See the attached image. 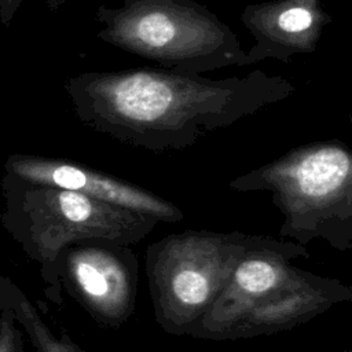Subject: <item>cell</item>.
<instances>
[{"instance_id":"6da1fadb","label":"cell","mask_w":352,"mask_h":352,"mask_svg":"<svg viewBox=\"0 0 352 352\" xmlns=\"http://www.w3.org/2000/svg\"><path fill=\"white\" fill-rule=\"evenodd\" d=\"M65 91L81 124L147 148L170 144L176 129L231 100L223 87L148 69L81 73L67 78Z\"/></svg>"},{"instance_id":"7a4b0ae2","label":"cell","mask_w":352,"mask_h":352,"mask_svg":"<svg viewBox=\"0 0 352 352\" xmlns=\"http://www.w3.org/2000/svg\"><path fill=\"white\" fill-rule=\"evenodd\" d=\"M3 227L26 256L40 265L47 297L63 302L58 272L60 253L73 243L107 242L131 246L143 239L157 219L92 197L6 173Z\"/></svg>"},{"instance_id":"3957f363","label":"cell","mask_w":352,"mask_h":352,"mask_svg":"<svg viewBox=\"0 0 352 352\" xmlns=\"http://www.w3.org/2000/svg\"><path fill=\"white\" fill-rule=\"evenodd\" d=\"M260 241L188 232L153 243L146 268L158 323L176 333L204 316L239 258Z\"/></svg>"},{"instance_id":"277c9868","label":"cell","mask_w":352,"mask_h":352,"mask_svg":"<svg viewBox=\"0 0 352 352\" xmlns=\"http://www.w3.org/2000/svg\"><path fill=\"white\" fill-rule=\"evenodd\" d=\"M270 188L287 214L286 227L323 234L352 220V151L334 144L300 148L235 183Z\"/></svg>"},{"instance_id":"5b68a950","label":"cell","mask_w":352,"mask_h":352,"mask_svg":"<svg viewBox=\"0 0 352 352\" xmlns=\"http://www.w3.org/2000/svg\"><path fill=\"white\" fill-rule=\"evenodd\" d=\"M95 16L100 40L158 60L201 54L221 36L213 21L173 0H125L120 8L98 7Z\"/></svg>"},{"instance_id":"8992f818","label":"cell","mask_w":352,"mask_h":352,"mask_svg":"<svg viewBox=\"0 0 352 352\" xmlns=\"http://www.w3.org/2000/svg\"><path fill=\"white\" fill-rule=\"evenodd\" d=\"M63 293L100 326L120 327L133 312L138 263L129 246L80 242L59 256Z\"/></svg>"},{"instance_id":"52a82bcc","label":"cell","mask_w":352,"mask_h":352,"mask_svg":"<svg viewBox=\"0 0 352 352\" xmlns=\"http://www.w3.org/2000/svg\"><path fill=\"white\" fill-rule=\"evenodd\" d=\"M4 169L6 173L25 182L76 191L158 221H176L182 217L172 204L150 191L66 158L11 154L6 160Z\"/></svg>"},{"instance_id":"ba28073f","label":"cell","mask_w":352,"mask_h":352,"mask_svg":"<svg viewBox=\"0 0 352 352\" xmlns=\"http://www.w3.org/2000/svg\"><path fill=\"white\" fill-rule=\"evenodd\" d=\"M3 308L11 311L36 352H84L67 334L54 333L26 294L0 274V309Z\"/></svg>"},{"instance_id":"9c48e42d","label":"cell","mask_w":352,"mask_h":352,"mask_svg":"<svg viewBox=\"0 0 352 352\" xmlns=\"http://www.w3.org/2000/svg\"><path fill=\"white\" fill-rule=\"evenodd\" d=\"M315 16L309 7L297 1L283 7L275 15V26L285 34H301L314 26Z\"/></svg>"},{"instance_id":"30bf717a","label":"cell","mask_w":352,"mask_h":352,"mask_svg":"<svg viewBox=\"0 0 352 352\" xmlns=\"http://www.w3.org/2000/svg\"><path fill=\"white\" fill-rule=\"evenodd\" d=\"M0 352H26L22 331L10 309H0Z\"/></svg>"},{"instance_id":"8fae6325","label":"cell","mask_w":352,"mask_h":352,"mask_svg":"<svg viewBox=\"0 0 352 352\" xmlns=\"http://www.w3.org/2000/svg\"><path fill=\"white\" fill-rule=\"evenodd\" d=\"M25 0H0V23L6 28L11 26V22Z\"/></svg>"},{"instance_id":"7c38bea8","label":"cell","mask_w":352,"mask_h":352,"mask_svg":"<svg viewBox=\"0 0 352 352\" xmlns=\"http://www.w3.org/2000/svg\"><path fill=\"white\" fill-rule=\"evenodd\" d=\"M67 0H47V7L51 12H56Z\"/></svg>"}]
</instances>
